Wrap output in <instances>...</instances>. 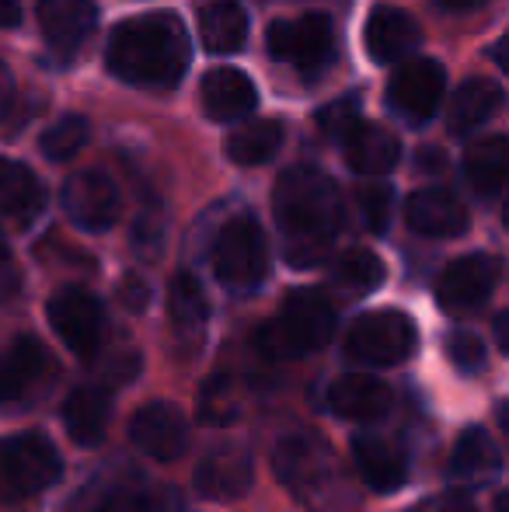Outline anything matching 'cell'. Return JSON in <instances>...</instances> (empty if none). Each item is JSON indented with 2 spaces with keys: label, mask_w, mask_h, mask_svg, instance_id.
I'll return each mask as SVG.
<instances>
[{
  "label": "cell",
  "mask_w": 509,
  "mask_h": 512,
  "mask_svg": "<svg viewBox=\"0 0 509 512\" xmlns=\"http://www.w3.org/2000/svg\"><path fill=\"white\" fill-rule=\"evenodd\" d=\"M276 227L283 234V258L293 269H311L332 251L342 227V196L318 168H290L272 192Z\"/></svg>",
  "instance_id": "obj_1"
},
{
  "label": "cell",
  "mask_w": 509,
  "mask_h": 512,
  "mask_svg": "<svg viewBox=\"0 0 509 512\" xmlns=\"http://www.w3.org/2000/svg\"><path fill=\"white\" fill-rule=\"evenodd\" d=\"M105 67L133 88H175L189 67V35L182 18L154 11L116 25L105 49Z\"/></svg>",
  "instance_id": "obj_2"
},
{
  "label": "cell",
  "mask_w": 509,
  "mask_h": 512,
  "mask_svg": "<svg viewBox=\"0 0 509 512\" xmlns=\"http://www.w3.org/2000/svg\"><path fill=\"white\" fill-rule=\"evenodd\" d=\"M272 471L279 485L307 512H353L360 506L353 474L346 471L335 446L318 432H286L272 450Z\"/></svg>",
  "instance_id": "obj_3"
},
{
  "label": "cell",
  "mask_w": 509,
  "mask_h": 512,
  "mask_svg": "<svg viewBox=\"0 0 509 512\" xmlns=\"http://www.w3.org/2000/svg\"><path fill=\"white\" fill-rule=\"evenodd\" d=\"M335 335V304L321 290H293L279 314L255 331V345L269 359H297L328 345Z\"/></svg>",
  "instance_id": "obj_4"
},
{
  "label": "cell",
  "mask_w": 509,
  "mask_h": 512,
  "mask_svg": "<svg viewBox=\"0 0 509 512\" xmlns=\"http://www.w3.org/2000/svg\"><path fill=\"white\" fill-rule=\"evenodd\" d=\"M63 474L60 453L42 432H18L0 439V502L35 499Z\"/></svg>",
  "instance_id": "obj_5"
},
{
  "label": "cell",
  "mask_w": 509,
  "mask_h": 512,
  "mask_svg": "<svg viewBox=\"0 0 509 512\" xmlns=\"http://www.w3.org/2000/svg\"><path fill=\"white\" fill-rule=\"evenodd\" d=\"M53 352L35 335H18L0 349V408H28L56 384Z\"/></svg>",
  "instance_id": "obj_6"
},
{
  "label": "cell",
  "mask_w": 509,
  "mask_h": 512,
  "mask_svg": "<svg viewBox=\"0 0 509 512\" xmlns=\"http://www.w3.org/2000/svg\"><path fill=\"white\" fill-rule=\"evenodd\" d=\"M419 345L412 317L401 310H370L346 331V356L363 366H398Z\"/></svg>",
  "instance_id": "obj_7"
},
{
  "label": "cell",
  "mask_w": 509,
  "mask_h": 512,
  "mask_svg": "<svg viewBox=\"0 0 509 512\" xmlns=\"http://www.w3.org/2000/svg\"><path fill=\"white\" fill-rule=\"evenodd\" d=\"M213 272L227 290H255L269 272V248L255 216L241 213L213 244Z\"/></svg>",
  "instance_id": "obj_8"
},
{
  "label": "cell",
  "mask_w": 509,
  "mask_h": 512,
  "mask_svg": "<svg viewBox=\"0 0 509 512\" xmlns=\"http://www.w3.org/2000/svg\"><path fill=\"white\" fill-rule=\"evenodd\" d=\"M46 314L60 342L77 359H95L102 352L109 321H105V307L95 293L81 290V286H63L49 297Z\"/></svg>",
  "instance_id": "obj_9"
},
{
  "label": "cell",
  "mask_w": 509,
  "mask_h": 512,
  "mask_svg": "<svg viewBox=\"0 0 509 512\" xmlns=\"http://www.w3.org/2000/svg\"><path fill=\"white\" fill-rule=\"evenodd\" d=\"M269 53L283 63H293L304 74H318L335 60V32L325 14H300V18L272 21Z\"/></svg>",
  "instance_id": "obj_10"
},
{
  "label": "cell",
  "mask_w": 509,
  "mask_h": 512,
  "mask_svg": "<svg viewBox=\"0 0 509 512\" xmlns=\"http://www.w3.org/2000/svg\"><path fill=\"white\" fill-rule=\"evenodd\" d=\"M447 91V74L436 60L419 56V60H405L387 81V105L412 126H422L436 115Z\"/></svg>",
  "instance_id": "obj_11"
},
{
  "label": "cell",
  "mask_w": 509,
  "mask_h": 512,
  "mask_svg": "<svg viewBox=\"0 0 509 512\" xmlns=\"http://www.w3.org/2000/svg\"><path fill=\"white\" fill-rule=\"evenodd\" d=\"M63 213L74 227L102 234L119 220V189L105 171H74L60 192Z\"/></svg>",
  "instance_id": "obj_12"
},
{
  "label": "cell",
  "mask_w": 509,
  "mask_h": 512,
  "mask_svg": "<svg viewBox=\"0 0 509 512\" xmlns=\"http://www.w3.org/2000/svg\"><path fill=\"white\" fill-rule=\"evenodd\" d=\"M499 283V258L492 255H464L450 262L436 279V300L450 314H468L492 297Z\"/></svg>",
  "instance_id": "obj_13"
},
{
  "label": "cell",
  "mask_w": 509,
  "mask_h": 512,
  "mask_svg": "<svg viewBox=\"0 0 509 512\" xmlns=\"http://www.w3.org/2000/svg\"><path fill=\"white\" fill-rule=\"evenodd\" d=\"M129 439L140 453L150 460H178L189 446V422L175 405L168 401H150L129 418Z\"/></svg>",
  "instance_id": "obj_14"
},
{
  "label": "cell",
  "mask_w": 509,
  "mask_h": 512,
  "mask_svg": "<svg viewBox=\"0 0 509 512\" xmlns=\"http://www.w3.org/2000/svg\"><path fill=\"white\" fill-rule=\"evenodd\" d=\"M252 481H255L252 453L241 450V446H217L196 467V492L213 502L245 499Z\"/></svg>",
  "instance_id": "obj_15"
},
{
  "label": "cell",
  "mask_w": 509,
  "mask_h": 512,
  "mask_svg": "<svg viewBox=\"0 0 509 512\" xmlns=\"http://www.w3.org/2000/svg\"><path fill=\"white\" fill-rule=\"evenodd\" d=\"M98 21L95 0H39V28L56 53L70 56L91 39Z\"/></svg>",
  "instance_id": "obj_16"
},
{
  "label": "cell",
  "mask_w": 509,
  "mask_h": 512,
  "mask_svg": "<svg viewBox=\"0 0 509 512\" xmlns=\"http://www.w3.org/2000/svg\"><path fill=\"white\" fill-rule=\"evenodd\" d=\"M419 39H422V32H419V25H415V18L394 4L374 7L367 18V28H363V46H367L370 60H377V63L405 60V56L419 46Z\"/></svg>",
  "instance_id": "obj_17"
},
{
  "label": "cell",
  "mask_w": 509,
  "mask_h": 512,
  "mask_svg": "<svg viewBox=\"0 0 509 512\" xmlns=\"http://www.w3.org/2000/svg\"><path fill=\"white\" fill-rule=\"evenodd\" d=\"M353 460L360 478L367 481L374 492H394L408 481V457L398 443H391L381 432H360L353 439Z\"/></svg>",
  "instance_id": "obj_18"
},
{
  "label": "cell",
  "mask_w": 509,
  "mask_h": 512,
  "mask_svg": "<svg viewBox=\"0 0 509 512\" xmlns=\"http://www.w3.org/2000/svg\"><path fill=\"white\" fill-rule=\"evenodd\" d=\"M391 387L367 373H346L328 387V408L346 422H377L391 411Z\"/></svg>",
  "instance_id": "obj_19"
},
{
  "label": "cell",
  "mask_w": 509,
  "mask_h": 512,
  "mask_svg": "<svg viewBox=\"0 0 509 512\" xmlns=\"http://www.w3.org/2000/svg\"><path fill=\"white\" fill-rule=\"evenodd\" d=\"M199 98H203L206 115L217 122H238L245 115H252L258 105V91L252 77L234 67L210 70L203 77V84H199Z\"/></svg>",
  "instance_id": "obj_20"
},
{
  "label": "cell",
  "mask_w": 509,
  "mask_h": 512,
  "mask_svg": "<svg viewBox=\"0 0 509 512\" xmlns=\"http://www.w3.org/2000/svg\"><path fill=\"white\" fill-rule=\"evenodd\" d=\"M405 220L415 234L426 237H457L468 227V209L447 189H419L405 203Z\"/></svg>",
  "instance_id": "obj_21"
},
{
  "label": "cell",
  "mask_w": 509,
  "mask_h": 512,
  "mask_svg": "<svg viewBox=\"0 0 509 512\" xmlns=\"http://www.w3.org/2000/svg\"><path fill=\"white\" fill-rule=\"evenodd\" d=\"M46 206V192L32 168L21 161L0 157V220L28 227Z\"/></svg>",
  "instance_id": "obj_22"
},
{
  "label": "cell",
  "mask_w": 509,
  "mask_h": 512,
  "mask_svg": "<svg viewBox=\"0 0 509 512\" xmlns=\"http://www.w3.org/2000/svg\"><path fill=\"white\" fill-rule=\"evenodd\" d=\"M112 398L105 387H77L63 405V425L77 446H98L109 432Z\"/></svg>",
  "instance_id": "obj_23"
},
{
  "label": "cell",
  "mask_w": 509,
  "mask_h": 512,
  "mask_svg": "<svg viewBox=\"0 0 509 512\" xmlns=\"http://www.w3.org/2000/svg\"><path fill=\"white\" fill-rule=\"evenodd\" d=\"M499 467H503V457H499L496 443L485 429H468L450 453V478L461 488L485 485V481L496 478Z\"/></svg>",
  "instance_id": "obj_24"
},
{
  "label": "cell",
  "mask_w": 509,
  "mask_h": 512,
  "mask_svg": "<svg viewBox=\"0 0 509 512\" xmlns=\"http://www.w3.org/2000/svg\"><path fill=\"white\" fill-rule=\"evenodd\" d=\"M199 39L210 53H234L248 39V14L238 0H213L199 11Z\"/></svg>",
  "instance_id": "obj_25"
},
{
  "label": "cell",
  "mask_w": 509,
  "mask_h": 512,
  "mask_svg": "<svg viewBox=\"0 0 509 512\" xmlns=\"http://www.w3.org/2000/svg\"><path fill=\"white\" fill-rule=\"evenodd\" d=\"M401 143L391 129L384 126H356L353 136L346 140V161L360 175H384L398 164Z\"/></svg>",
  "instance_id": "obj_26"
},
{
  "label": "cell",
  "mask_w": 509,
  "mask_h": 512,
  "mask_svg": "<svg viewBox=\"0 0 509 512\" xmlns=\"http://www.w3.org/2000/svg\"><path fill=\"white\" fill-rule=\"evenodd\" d=\"M464 171L475 192L496 196L509 182V136H485L475 140L464 154Z\"/></svg>",
  "instance_id": "obj_27"
},
{
  "label": "cell",
  "mask_w": 509,
  "mask_h": 512,
  "mask_svg": "<svg viewBox=\"0 0 509 512\" xmlns=\"http://www.w3.org/2000/svg\"><path fill=\"white\" fill-rule=\"evenodd\" d=\"M168 310H171V324H175L178 335L196 345L206 331V321H210V304H206L203 286H199V279L192 276V272H178V276L171 279Z\"/></svg>",
  "instance_id": "obj_28"
},
{
  "label": "cell",
  "mask_w": 509,
  "mask_h": 512,
  "mask_svg": "<svg viewBox=\"0 0 509 512\" xmlns=\"http://www.w3.org/2000/svg\"><path fill=\"white\" fill-rule=\"evenodd\" d=\"M499 108H503V88H496L492 81L471 77V81H464L461 88H457L454 102H450L447 126H450V133H471V129L485 126Z\"/></svg>",
  "instance_id": "obj_29"
},
{
  "label": "cell",
  "mask_w": 509,
  "mask_h": 512,
  "mask_svg": "<svg viewBox=\"0 0 509 512\" xmlns=\"http://www.w3.org/2000/svg\"><path fill=\"white\" fill-rule=\"evenodd\" d=\"M283 143V122L279 119H248L227 136V157L241 168H252V164L269 161L272 154Z\"/></svg>",
  "instance_id": "obj_30"
},
{
  "label": "cell",
  "mask_w": 509,
  "mask_h": 512,
  "mask_svg": "<svg viewBox=\"0 0 509 512\" xmlns=\"http://www.w3.org/2000/svg\"><path fill=\"white\" fill-rule=\"evenodd\" d=\"M384 283V262L367 248H353L335 258L332 286L346 297H367Z\"/></svg>",
  "instance_id": "obj_31"
},
{
  "label": "cell",
  "mask_w": 509,
  "mask_h": 512,
  "mask_svg": "<svg viewBox=\"0 0 509 512\" xmlns=\"http://www.w3.org/2000/svg\"><path fill=\"white\" fill-rule=\"evenodd\" d=\"M88 136H91V126H88L84 115H63V119H56L53 126L42 133L39 147L49 161L63 164V161H70V157L81 154L84 143H88Z\"/></svg>",
  "instance_id": "obj_32"
},
{
  "label": "cell",
  "mask_w": 509,
  "mask_h": 512,
  "mask_svg": "<svg viewBox=\"0 0 509 512\" xmlns=\"http://www.w3.org/2000/svg\"><path fill=\"white\" fill-rule=\"evenodd\" d=\"M241 401H238V384L231 377H213L210 384L203 387V398H199V418L213 425H224L231 418H238Z\"/></svg>",
  "instance_id": "obj_33"
},
{
  "label": "cell",
  "mask_w": 509,
  "mask_h": 512,
  "mask_svg": "<svg viewBox=\"0 0 509 512\" xmlns=\"http://www.w3.org/2000/svg\"><path fill=\"white\" fill-rule=\"evenodd\" d=\"M391 206H394V192L381 182H367L356 189V213H360L363 227L384 234L387 220H391Z\"/></svg>",
  "instance_id": "obj_34"
},
{
  "label": "cell",
  "mask_w": 509,
  "mask_h": 512,
  "mask_svg": "<svg viewBox=\"0 0 509 512\" xmlns=\"http://www.w3.org/2000/svg\"><path fill=\"white\" fill-rule=\"evenodd\" d=\"M356 126H360V98L349 95V98H339V102H328L325 108H318V129L328 140L346 143Z\"/></svg>",
  "instance_id": "obj_35"
},
{
  "label": "cell",
  "mask_w": 509,
  "mask_h": 512,
  "mask_svg": "<svg viewBox=\"0 0 509 512\" xmlns=\"http://www.w3.org/2000/svg\"><path fill=\"white\" fill-rule=\"evenodd\" d=\"M447 356L457 370L475 373L485 366V342L471 331H454V335H447Z\"/></svg>",
  "instance_id": "obj_36"
},
{
  "label": "cell",
  "mask_w": 509,
  "mask_h": 512,
  "mask_svg": "<svg viewBox=\"0 0 509 512\" xmlns=\"http://www.w3.org/2000/svg\"><path fill=\"white\" fill-rule=\"evenodd\" d=\"M60 512H119V495H116V488H109V485H88Z\"/></svg>",
  "instance_id": "obj_37"
},
{
  "label": "cell",
  "mask_w": 509,
  "mask_h": 512,
  "mask_svg": "<svg viewBox=\"0 0 509 512\" xmlns=\"http://www.w3.org/2000/svg\"><path fill=\"white\" fill-rule=\"evenodd\" d=\"M119 300H123V307H129L133 314H140V310L150 304V286L143 283L140 276H126L123 283H119Z\"/></svg>",
  "instance_id": "obj_38"
},
{
  "label": "cell",
  "mask_w": 509,
  "mask_h": 512,
  "mask_svg": "<svg viewBox=\"0 0 509 512\" xmlns=\"http://www.w3.org/2000/svg\"><path fill=\"white\" fill-rule=\"evenodd\" d=\"M419 512H478V509L471 506L461 492H450V495H440V499H429Z\"/></svg>",
  "instance_id": "obj_39"
},
{
  "label": "cell",
  "mask_w": 509,
  "mask_h": 512,
  "mask_svg": "<svg viewBox=\"0 0 509 512\" xmlns=\"http://www.w3.org/2000/svg\"><path fill=\"white\" fill-rule=\"evenodd\" d=\"M18 286H21V279H18V272L11 269V262H0V307L18 297Z\"/></svg>",
  "instance_id": "obj_40"
},
{
  "label": "cell",
  "mask_w": 509,
  "mask_h": 512,
  "mask_svg": "<svg viewBox=\"0 0 509 512\" xmlns=\"http://www.w3.org/2000/svg\"><path fill=\"white\" fill-rule=\"evenodd\" d=\"M11 105H14V77L4 67V60H0V119L11 112Z\"/></svg>",
  "instance_id": "obj_41"
},
{
  "label": "cell",
  "mask_w": 509,
  "mask_h": 512,
  "mask_svg": "<svg viewBox=\"0 0 509 512\" xmlns=\"http://www.w3.org/2000/svg\"><path fill=\"white\" fill-rule=\"evenodd\" d=\"M18 25H21L18 0H0V28H18Z\"/></svg>",
  "instance_id": "obj_42"
},
{
  "label": "cell",
  "mask_w": 509,
  "mask_h": 512,
  "mask_svg": "<svg viewBox=\"0 0 509 512\" xmlns=\"http://www.w3.org/2000/svg\"><path fill=\"white\" fill-rule=\"evenodd\" d=\"M492 331H496V342H499V349L509 356V310H503V314L496 317V324H492Z\"/></svg>",
  "instance_id": "obj_43"
},
{
  "label": "cell",
  "mask_w": 509,
  "mask_h": 512,
  "mask_svg": "<svg viewBox=\"0 0 509 512\" xmlns=\"http://www.w3.org/2000/svg\"><path fill=\"white\" fill-rule=\"evenodd\" d=\"M492 60H496L499 67H503L506 74H509V32L496 42V46H492Z\"/></svg>",
  "instance_id": "obj_44"
},
{
  "label": "cell",
  "mask_w": 509,
  "mask_h": 512,
  "mask_svg": "<svg viewBox=\"0 0 509 512\" xmlns=\"http://www.w3.org/2000/svg\"><path fill=\"white\" fill-rule=\"evenodd\" d=\"M436 4H440L443 11H475V7H482L485 0H436Z\"/></svg>",
  "instance_id": "obj_45"
},
{
  "label": "cell",
  "mask_w": 509,
  "mask_h": 512,
  "mask_svg": "<svg viewBox=\"0 0 509 512\" xmlns=\"http://www.w3.org/2000/svg\"><path fill=\"white\" fill-rule=\"evenodd\" d=\"M499 429H503V436L509 439V401L499 405Z\"/></svg>",
  "instance_id": "obj_46"
},
{
  "label": "cell",
  "mask_w": 509,
  "mask_h": 512,
  "mask_svg": "<svg viewBox=\"0 0 509 512\" xmlns=\"http://www.w3.org/2000/svg\"><path fill=\"white\" fill-rule=\"evenodd\" d=\"M496 512H509V492L496 495Z\"/></svg>",
  "instance_id": "obj_47"
},
{
  "label": "cell",
  "mask_w": 509,
  "mask_h": 512,
  "mask_svg": "<svg viewBox=\"0 0 509 512\" xmlns=\"http://www.w3.org/2000/svg\"><path fill=\"white\" fill-rule=\"evenodd\" d=\"M0 262H11V248H7V237L0 234Z\"/></svg>",
  "instance_id": "obj_48"
},
{
  "label": "cell",
  "mask_w": 509,
  "mask_h": 512,
  "mask_svg": "<svg viewBox=\"0 0 509 512\" xmlns=\"http://www.w3.org/2000/svg\"><path fill=\"white\" fill-rule=\"evenodd\" d=\"M503 223L509 227V199H506V206H503Z\"/></svg>",
  "instance_id": "obj_49"
}]
</instances>
